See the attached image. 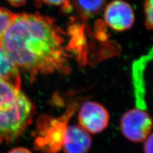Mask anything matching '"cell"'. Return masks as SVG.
Masks as SVG:
<instances>
[{"label": "cell", "instance_id": "1", "mask_svg": "<svg viewBox=\"0 0 153 153\" xmlns=\"http://www.w3.org/2000/svg\"><path fill=\"white\" fill-rule=\"evenodd\" d=\"M65 35L49 16L16 13L0 44L17 68L26 71L33 81L39 75L70 72Z\"/></svg>", "mask_w": 153, "mask_h": 153}, {"label": "cell", "instance_id": "2", "mask_svg": "<svg viewBox=\"0 0 153 153\" xmlns=\"http://www.w3.org/2000/svg\"><path fill=\"white\" fill-rule=\"evenodd\" d=\"M35 112L34 103L20 87L0 79V143L19 139L32 123Z\"/></svg>", "mask_w": 153, "mask_h": 153}, {"label": "cell", "instance_id": "3", "mask_svg": "<svg viewBox=\"0 0 153 153\" xmlns=\"http://www.w3.org/2000/svg\"><path fill=\"white\" fill-rule=\"evenodd\" d=\"M71 106L62 117H40L37 121V135L35 140L36 149L43 153H56L63 148L67 123L75 111Z\"/></svg>", "mask_w": 153, "mask_h": 153}, {"label": "cell", "instance_id": "4", "mask_svg": "<svg viewBox=\"0 0 153 153\" xmlns=\"http://www.w3.org/2000/svg\"><path fill=\"white\" fill-rule=\"evenodd\" d=\"M121 130L127 139L133 142L145 141L150 135L153 121L144 110L135 108L124 113L121 119Z\"/></svg>", "mask_w": 153, "mask_h": 153}, {"label": "cell", "instance_id": "5", "mask_svg": "<svg viewBox=\"0 0 153 153\" xmlns=\"http://www.w3.org/2000/svg\"><path fill=\"white\" fill-rule=\"evenodd\" d=\"M109 114L102 105L93 101L84 102L78 112L79 125L88 133L102 132L108 126Z\"/></svg>", "mask_w": 153, "mask_h": 153}, {"label": "cell", "instance_id": "6", "mask_svg": "<svg viewBox=\"0 0 153 153\" xmlns=\"http://www.w3.org/2000/svg\"><path fill=\"white\" fill-rule=\"evenodd\" d=\"M103 19L112 30L123 32L130 30L135 22V13L130 4L124 0H114L104 8Z\"/></svg>", "mask_w": 153, "mask_h": 153}, {"label": "cell", "instance_id": "7", "mask_svg": "<svg viewBox=\"0 0 153 153\" xmlns=\"http://www.w3.org/2000/svg\"><path fill=\"white\" fill-rule=\"evenodd\" d=\"M91 145V137L84 129L75 124L67 126L63 144L65 153H87Z\"/></svg>", "mask_w": 153, "mask_h": 153}, {"label": "cell", "instance_id": "8", "mask_svg": "<svg viewBox=\"0 0 153 153\" xmlns=\"http://www.w3.org/2000/svg\"><path fill=\"white\" fill-rule=\"evenodd\" d=\"M0 79L21 88V79L19 69L0 44Z\"/></svg>", "mask_w": 153, "mask_h": 153}, {"label": "cell", "instance_id": "9", "mask_svg": "<svg viewBox=\"0 0 153 153\" xmlns=\"http://www.w3.org/2000/svg\"><path fill=\"white\" fill-rule=\"evenodd\" d=\"M74 6L80 16L89 18L97 16L102 12L105 0H74Z\"/></svg>", "mask_w": 153, "mask_h": 153}, {"label": "cell", "instance_id": "10", "mask_svg": "<svg viewBox=\"0 0 153 153\" xmlns=\"http://www.w3.org/2000/svg\"><path fill=\"white\" fill-rule=\"evenodd\" d=\"M15 15L16 13L0 6V40Z\"/></svg>", "mask_w": 153, "mask_h": 153}, {"label": "cell", "instance_id": "11", "mask_svg": "<svg viewBox=\"0 0 153 153\" xmlns=\"http://www.w3.org/2000/svg\"><path fill=\"white\" fill-rule=\"evenodd\" d=\"M143 10L145 25L148 30H153V0H146Z\"/></svg>", "mask_w": 153, "mask_h": 153}, {"label": "cell", "instance_id": "12", "mask_svg": "<svg viewBox=\"0 0 153 153\" xmlns=\"http://www.w3.org/2000/svg\"><path fill=\"white\" fill-rule=\"evenodd\" d=\"M48 5L59 7L62 10L66 13H68L72 9L71 0H42Z\"/></svg>", "mask_w": 153, "mask_h": 153}, {"label": "cell", "instance_id": "13", "mask_svg": "<svg viewBox=\"0 0 153 153\" xmlns=\"http://www.w3.org/2000/svg\"><path fill=\"white\" fill-rule=\"evenodd\" d=\"M143 150L145 153H153V133L150 134L146 139Z\"/></svg>", "mask_w": 153, "mask_h": 153}, {"label": "cell", "instance_id": "14", "mask_svg": "<svg viewBox=\"0 0 153 153\" xmlns=\"http://www.w3.org/2000/svg\"><path fill=\"white\" fill-rule=\"evenodd\" d=\"M8 153H32L30 150L25 147H17L10 151Z\"/></svg>", "mask_w": 153, "mask_h": 153}, {"label": "cell", "instance_id": "15", "mask_svg": "<svg viewBox=\"0 0 153 153\" xmlns=\"http://www.w3.org/2000/svg\"><path fill=\"white\" fill-rule=\"evenodd\" d=\"M12 5L15 7H20L25 4L26 0H7Z\"/></svg>", "mask_w": 153, "mask_h": 153}]
</instances>
